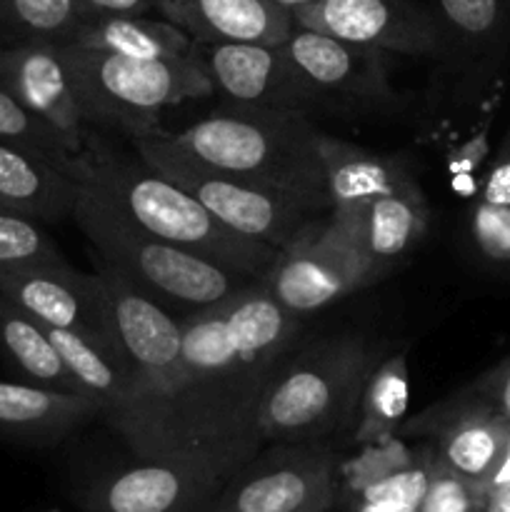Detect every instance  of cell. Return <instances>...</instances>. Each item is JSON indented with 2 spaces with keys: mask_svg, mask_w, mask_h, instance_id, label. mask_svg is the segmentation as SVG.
Returning a JSON list of instances; mask_svg holds the SVG:
<instances>
[{
  "mask_svg": "<svg viewBox=\"0 0 510 512\" xmlns=\"http://www.w3.org/2000/svg\"><path fill=\"white\" fill-rule=\"evenodd\" d=\"M335 503H320V505H313V508H305L300 512H333Z\"/></svg>",
  "mask_w": 510,
  "mask_h": 512,
  "instance_id": "ab89813d",
  "label": "cell"
},
{
  "mask_svg": "<svg viewBox=\"0 0 510 512\" xmlns=\"http://www.w3.org/2000/svg\"><path fill=\"white\" fill-rule=\"evenodd\" d=\"M283 50L298 65L320 105L333 103L363 110L395 103L383 50L298 25L283 43Z\"/></svg>",
  "mask_w": 510,
  "mask_h": 512,
  "instance_id": "2e32d148",
  "label": "cell"
},
{
  "mask_svg": "<svg viewBox=\"0 0 510 512\" xmlns=\"http://www.w3.org/2000/svg\"><path fill=\"white\" fill-rule=\"evenodd\" d=\"M85 20L75 0H0V38L8 45L25 40H70Z\"/></svg>",
  "mask_w": 510,
  "mask_h": 512,
  "instance_id": "83f0119b",
  "label": "cell"
},
{
  "mask_svg": "<svg viewBox=\"0 0 510 512\" xmlns=\"http://www.w3.org/2000/svg\"><path fill=\"white\" fill-rule=\"evenodd\" d=\"M293 20L298 28L393 55H440L448 50L433 8L420 0H318L293 10Z\"/></svg>",
  "mask_w": 510,
  "mask_h": 512,
  "instance_id": "8fae6325",
  "label": "cell"
},
{
  "mask_svg": "<svg viewBox=\"0 0 510 512\" xmlns=\"http://www.w3.org/2000/svg\"><path fill=\"white\" fill-rule=\"evenodd\" d=\"M95 283L108 305L120 350L153 398L160 420L170 435V443H173V460H178L175 405H178L180 383H183L180 320L103 260L95 273Z\"/></svg>",
  "mask_w": 510,
  "mask_h": 512,
  "instance_id": "ba28073f",
  "label": "cell"
},
{
  "mask_svg": "<svg viewBox=\"0 0 510 512\" xmlns=\"http://www.w3.org/2000/svg\"><path fill=\"white\" fill-rule=\"evenodd\" d=\"M90 418H98V408L88 398L33 383L0 380V438L53 445Z\"/></svg>",
  "mask_w": 510,
  "mask_h": 512,
  "instance_id": "7402d4cb",
  "label": "cell"
},
{
  "mask_svg": "<svg viewBox=\"0 0 510 512\" xmlns=\"http://www.w3.org/2000/svg\"><path fill=\"white\" fill-rule=\"evenodd\" d=\"M160 15L200 43L283 45L295 30L275 0H163Z\"/></svg>",
  "mask_w": 510,
  "mask_h": 512,
  "instance_id": "d6986e66",
  "label": "cell"
},
{
  "mask_svg": "<svg viewBox=\"0 0 510 512\" xmlns=\"http://www.w3.org/2000/svg\"><path fill=\"white\" fill-rule=\"evenodd\" d=\"M75 185L78 190L70 218L98 250V258L123 273L163 308H178L185 313L213 308L258 283L148 235L93 188L85 183Z\"/></svg>",
  "mask_w": 510,
  "mask_h": 512,
  "instance_id": "277c9868",
  "label": "cell"
},
{
  "mask_svg": "<svg viewBox=\"0 0 510 512\" xmlns=\"http://www.w3.org/2000/svg\"><path fill=\"white\" fill-rule=\"evenodd\" d=\"M375 365L378 348L360 335H335L290 355L260 405V440L313 445L328 438L353 418Z\"/></svg>",
  "mask_w": 510,
  "mask_h": 512,
  "instance_id": "5b68a950",
  "label": "cell"
},
{
  "mask_svg": "<svg viewBox=\"0 0 510 512\" xmlns=\"http://www.w3.org/2000/svg\"><path fill=\"white\" fill-rule=\"evenodd\" d=\"M73 178L33 150L0 140V205L20 210L40 223L70 218L75 203Z\"/></svg>",
  "mask_w": 510,
  "mask_h": 512,
  "instance_id": "603a6c76",
  "label": "cell"
},
{
  "mask_svg": "<svg viewBox=\"0 0 510 512\" xmlns=\"http://www.w3.org/2000/svg\"><path fill=\"white\" fill-rule=\"evenodd\" d=\"M183 383L175 405L178 460L230 480L263 445L258 413L293 355L300 318L253 283L225 303L180 315Z\"/></svg>",
  "mask_w": 510,
  "mask_h": 512,
  "instance_id": "6da1fadb",
  "label": "cell"
},
{
  "mask_svg": "<svg viewBox=\"0 0 510 512\" xmlns=\"http://www.w3.org/2000/svg\"><path fill=\"white\" fill-rule=\"evenodd\" d=\"M480 200H488L495 205H510V128L508 135L500 143L495 160L485 173L483 188H480Z\"/></svg>",
  "mask_w": 510,
  "mask_h": 512,
  "instance_id": "836d02e7",
  "label": "cell"
},
{
  "mask_svg": "<svg viewBox=\"0 0 510 512\" xmlns=\"http://www.w3.org/2000/svg\"><path fill=\"white\" fill-rule=\"evenodd\" d=\"M170 138L243 183L283 195L315 213H330L318 150L320 130L303 113L235 105L170 133Z\"/></svg>",
  "mask_w": 510,
  "mask_h": 512,
  "instance_id": "3957f363",
  "label": "cell"
},
{
  "mask_svg": "<svg viewBox=\"0 0 510 512\" xmlns=\"http://www.w3.org/2000/svg\"><path fill=\"white\" fill-rule=\"evenodd\" d=\"M135 153L155 173L195 195L225 228L275 250L293 245L320 220V213L295 200L255 188L203 163L163 130L135 138Z\"/></svg>",
  "mask_w": 510,
  "mask_h": 512,
  "instance_id": "52a82bcc",
  "label": "cell"
},
{
  "mask_svg": "<svg viewBox=\"0 0 510 512\" xmlns=\"http://www.w3.org/2000/svg\"><path fill=\"white\" fill-rule=\"evenodd\" d=\"M470 238L485 260L510 265V205L475 200L470 210Z\"/></svg>",
  "mask_w": 510,
  "mask_h": 512,
  "instance_id": "d6a6232c",
  "label": "cell"
},
{
  "mask_svg": "<svg viewBox=\"0 0 510 512\" xmlns=\"http://www.w3.org/2000/svg\"><path fill=\"white\" fill-rule=\"evenodd\" d=\"M90 125L130 138L158 133L163 110L213 95L215 85L195 53L138 60L63 43Z\"/></svg>",
  "mask_w": 510,
  "mask_h": 512,
  "instance_id": "8992f818",
  "label": "cell"
},
{
  "mask_svg": "<svg viewBox=\"0 0 510 512\" xmlns=\"http://www.w3.org/2000/svg\"><path fill=\"white\" fill-rule=\"evenodd\" d=\"M65 43L83 50L158 60L190 53V35L168 18L150 15H85Z\"/></svg>",
  "mask_w": 510,
  "mask_h": 512,
  "instance_id": "cb8c5ba5",
  "label": "cell"
},
{
  "mask_svg": "<svg viewBox=\"0 0 510 512\" xmlns=\"http://www.w3.org/2000/svg\"><path fill=\"white\" fill-rule=\"evenodd\" d=\"M483 512H510V483L485 485Z\"/></svg>",
  "mask_w": 510,
  "mask_h": 512,
  "instance_id": "8d00e7d4",
  "label": "cell"
},
{
  "mask_svg": "<svg viewBox=\"0 0 510 512\" xmlns=\"http://www.w3.org/2000/svg\"><path fill=\"white\" fill-rule=\"evenodd\" d=\"M0 140L33 150L40 158L50 160L60 173L70 178V168L78 155L65 145V140L48 123L30 113L8 90L0 88Z\"/></svg>",
  "mask_w": 510,
  "mask_h": 512,
  "instance_id": "f1b7e54d",
  "label": "cell"
},
{
  "mask_svg": "<svg viewBox=\"0 0 510 512\" xmlns=\"http://www.w3.org/2000/svg\"><path fill=\"white\" fill-rule=\"evenodd\" d=\"M470 388L483 395L490 405H495L510 420V355L500 360L495 368H490L488 373L480 375Z\"/></svg>",
  "mask_w": 510,
  "mask_h": 512,
  "instance_id": "e575fe53",
  "label": "cell"
},
{
  "mask_svg": "<svg viewBox=\"0 0 510 512\" xmlns=\"http://www.w3.org/2000/svg\"><path fill=\"white\" fill-rule=\"evenodd\" d=\"M410 368L405 353H393L373 368L358 403L353 440L358 445L395 438L408 418Z\"/></svg>",
  "mask_w": 510,
  "mask_h": 512,
  "instance_id": "484cf974",
  "label": "cell"
},
{
  "mask_svg": "<svg viewBox=\"0 0 510 512\" xmlns=\"http://www.w3.org/2000/svg\"><path fill=\"white\" fill-rule=\"evenodd\" d=\"M318 150L330 198L328 220L338 228L350 223L375 198L415 180L408 165L395 155L373 153L328 133H320Z\"/></svg>",
  "mask_w": 510,
  "mask_h": 512,
  "instance_id": "44dd1931",
  "label": "cell"
},
{
  "mask_svg": "<svg viewBox=\"0 0 510 512\" xmlns=\"http://www.w3.org/2000/svg\"><path fill=\"white\" fill-rule=\"evenodd\" d=\"M360 448H363V453L355 455L353 460H348L340 468L343 485L350 495L378 483V480L388 478V475L398 473V470L408 468V465H413L420 458V450H423H410L398 438L360 445Z\"/></svg>",
  "mask_w": 510,
  "mask_h": 512,
  "instance_id": "4dcf8cb0",
  "label": "cell"
},
{
  "mask_svg": "<svg viewBox=\"0 0 510 512\" xmlns=\"http://www.w3.org/2000/svg\"><path fill=\"white\" fill-rule=\"evenodd\" d=\"M228 480L170 458H138L80 493L85 512H210Z\"/></svg>",
  "mask_w": 510,
  "mask_h": 512,
  "instance_id": "9a60e30c",
  "label": "cell"
},
{
  "mask_svg": "<svg viewBox=\"0 0 510 512\" xmlns=\"http://www.w3.org/2000/svg\"><path fill=\"white\" fill-rule=\"evenodd\" d=\"M200 60L215 88L235 105L303 115L320 105L283 45L203 43Z\"/></svg>",
  "mask_w": 510,
  "mask_h": 512,
  "instance_id": "e0dca14e",
  "label": "cell"
},
{
  "mask_svg": "<svg viewBox=\"0 0 510 512\" xmlns=\"http://www.w3.org/2000/svg\"><path fill=\"white\" fill-rule=\"evenodd\" d=\"M275 3H278L280 8H285L293 13V10L303 8V5H310V3H318V0H275Z\"/></svg>",
  "mask_w": 510,
  "mask_h": 512,
  "instance_id": "f35d334b",
  "label": "cell"
},
{
  "mask_svg": "<svg viewBox=\"0 0 510 512\" xmlns=\"http://www.w3.org/2000/svg\"><path fill=\"white\" fill-rule=\"evenodd\" d=\"M383 275L328 220L283 248L260 283L288 313H318Z\"/></svg>",
  "mask_w": 510,
  "mask_h": 512,
  "instance_id": "30bf717a",
  "label": "cell"
},
{
  "mask_svg": "<svg viewBox=\"0 0 510 512\" xmlns=\"http://www.w3.org/2000/svg\"><path fill=\"white\" fill-rule=\"evenodd\" d=\"M60 263L65 258L40 220L0 205V270Z\"/></svg>",
  "mask_w": 510,
  "mask_h": 512,
  "instance_id": "f546056e",
  "label": "cell"
},
{
  "mask_svg": "<svg viewBox=\"0 0 510 512\" xmlns=\"http://www.w3.org/2000/svg\"><path fill=\"white\" fill-rule=\"evenodd\" d=\"M45 330L63 355L80 393L98 408V418L108 420L135 458L173 460L168 430L130 360L68 330Z\"/></svg>",
  "mask_w": 510,
  "mask_h": 512,
  "instance_id": "9c48e42d",
  "label": "cell"
},
{
  "mask_svg": "<svg viewBox=\"0 0 510 512\" xmlns=\"http://www.w3.org/2000/svg\"><path fill=\"white\" fill-rule=\"evenodd\" d=\"M428 223L430 210L423 190L418 180H410L365 205L350 223L340 228L330 225L355 245L380 275H385L423 240Z\"/></svg>",
  "mask_w": 510,
  "mask_h": 512,
  "instance_id": "ffe728a7",
  "label": "cell"
},
{
  "mask_svg": "<svg viewBox=\"0 0 510 512\" xmlns=\"http://www.w3.org/2000/svg\"><path fill=\"white\" fill-rule=\"evenodd\" d=\"M0 358L18 370L25 383L85 398L45 325L30 318L3 295H0Z\"/></svg>",
  "mask_w": 510,
  "mask_h": 512,
  "instance_id": "d4e9b609",
  "label": "cell"
},
{
  "mask_svg": "<svg viewBox=\"0 0 510 512\" xmlns=\"http://www.w3.org/2000/svg\"><path fill=\"white\" fill-rule=\"evenodd\" d=\"M70 178L103 195L148 235L250 280H263L280 253L225 228L195 195L155 173L140 158L133 160L110 148L95 130L85 140L83 153L73 160Z\"/></svg>",
  "mask_w": 510,
  "mask_h": 512,
  "instance_id": "7a4b0ae2",
  "label": "cell"
},
{
  "mask_svg": "<svg viewBox=\"0 0 510 512\" xmlns=\"http://www.w3.org/2000/svg\"><path fill=\"white\" fill-rule=\"evenodd\" d=\"M0 295L45 328L68 330L110 353L125 355L95 273H80L68 263L8 268L0 270Z\"/></svg>",
  "mask_w": 510,
  "mask_h": 512,
  "instance_id": "4fadbf2b",
  "label": "cell"
},
{
  "mask_svg": "<svg viewBox=\"0 0 510 512\" xmlns=\"http://www.w3.org/2000/svg\"><path fill=\"white\" fill-rule=\"evenodd\" d=\"M483 495L485 485L453 473L435 458L428 488L415 512H483Z\"/></svg>",
  "mask_w": 510,
  "mask_h": 512,
  "instance_id": "1f68e13d",
  "label": "cell"
},
{
  "mask_svg": "<svg viewBox=\"0 0 510 512\" xmlns=\"http://www.w3.org/2000/svg\"><path fill=\"white\" fill-rule=\"evenodd\" d=\"M338 468L328 450L285 445L250 460L220 490L210 512H300L335 503Z\"/></svg>",
  "mask_w": 510,
  "mask_h": 512,
  "instance_id": "7c38bea8",
  "label": "cell"
},
{
  "mask_svg": "<svg viewBox=\"0 0 510 512\" xmlns=\"http://www.w3.org/2000/svg\"><path fill=\"white\" fill-rule=\"evenodd\" d=\"M448 48L470 58H498L510 40V0H433Z\"/></svg>",
  "mask_w": 510,
  "mask_h": 512,
  "instance_id": "4316f807",
  "label": "cell"
},
{
  "mask_svg": "<svg viewBox=\"0 0 510 512\" xmlns=\"http://www.w3.org/2000/svg\"><path fill=\"white\" fill-rule=\"evenodd\" d=\"M498 483H510V435H508V443H505L503 458H500L498 468H495V473L490 475V480L485 485H498Z\"/></svg>",
  "mask_w": 510,
  "mask_h": 512,
  "instance_id": "74e56055",
  "label": "cell"
},
{
  "mask_svg": "<svg viewBox=\"0 0 510 512\" xmlns=\"http://www.w3.org/2000/svg\"><path fill=\"white\" fill-rule=\"evenodd\" d=\"M85 15H148L160 13L163 0H75Z\"/></svg>",
  "mask_w": 510,
  "mask_h": 512,
  "instance_id": "d590c367",
  "label": "cell"
},
{
  "mask_svg": "<svg viewBox=\"0 0 510 512\" xmlns=\"http://www.w3.org/2000/svg\"><path fill=\"white\" fill-rule=\"evenodd\" d=\"M0 88L48 123L75 155L93 133L60 40H25L0 48Z\"/></svg>",
  "mask_w": 510,
  "mask_h": 512,
  "instance_id": "5bb4252c",
  "label": "cell"
},
{
  "mask_svg": "<svg viewBox=\"0 0 510 512\" xmlns=\"http://www.w3.org/2000/svg\"><path fill=\"white\" fill-rule=\"evenodd\" d=\"M408 433L435 440L433 453L445 468L485 485L503 458L510 420L473 388L425 410L408 425Z\"/></svg>",
  "mask_w": 510,
  "mask_h": 512,
  "instance_id": "ac0fdd59",
  "label": "cell"
}]
</instances>
